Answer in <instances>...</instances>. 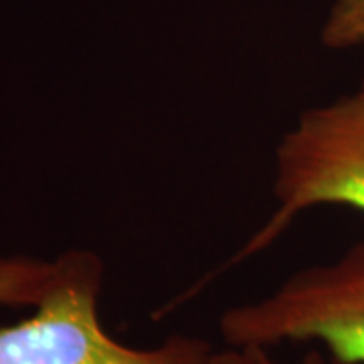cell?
<instances>
[{
  "instance_id": "cell-5",
  "label": "cell",
  "mask_w": 364,
  "mask_h": 364,
  "mask_svg": "<svg viewBox=\"0 0 364 364\" xmlns=\"http://www.w3.org/2000/svg\"><path fill=\"white\" fill-rule=\"evenodd\" d=\"M320 39L328 49L364 47V0H332Z\"/></svg>"
},
{
  "instance_id": "cell-6",
  "label": "cell",
  "mask_w": 364,
  "mask_h": 364,
  "mask_svg": "<svg viewBox=\"0 0 364 364\" xmlns=\"http://www.w3.org/2000/svg\"><path fill=\"white\" fill-rule=\"evenodd\" d=\"M221 364H282L272 356L269 348H229L221 352ZM298 364H328L326 352L318 346L308 350Z\"/></svg>"
},
{
  "instance_id": "cell-3",
  "label": "cell",
  "mask_w": 364,
  "mask_h": 364,
  "mask_svg": "<svg viewBox=\"0 0 364 364\" xmlns=\"http://www.w3.org/2000/svg\"><path fill=\"white\" fill-rule=\"evenodd\" d=\"M269 219L239 259L273 245L301 213L348 207L364 215V79L348 93L301 112L282 136L273 166Z\"/></svg>"
},
{
  "instance_id": "cell-4",
  "label": "cell",
  "mask_w": 364,
  "mask_h": 364,
  "mask_svg": "<svg viewBox=\"0 0 364 364\" xmlns=\"http://www.w3.org/2000/svg\"><path fill=\"white\" fill-rule=\"evenodd\" d=\"M55 263L11 255L0 257V306L35 308L51 284Z\"/></svg>"
},
{
  "instance_id": "cell-1",
  "label": "cell",
  "mask_w": 364,
  "mask_h": 364,
  "mask_svg": "<svg viewBox=\"0 0 364 364\" xmlns=\"http://www.w3.org/2000/svg\"><path fill=\"white\" fill-rule=\"evenodd\" d=\"M53 263L51 284L33 316L0 326V364H221V352L196 336L172 334L150 348L119 342L100 318V255L71 249Z\"/></svg>"
},
{
  "instance_id": "cell-2",
  "label": "cell",
  "mask_w": 364,
  "mask_h": 364,
  "mask_svg": "<svg viewBox=\"0 0 364 364\" xmlns=\"http://www.w3.org/2000/svg\"><path fill=\"white\" fill-rule=\"evenodd\" d=\"M219 330L229 348L312 342L334 364H364V241L225 310Z\"/></svg>"
}]
</instances>
